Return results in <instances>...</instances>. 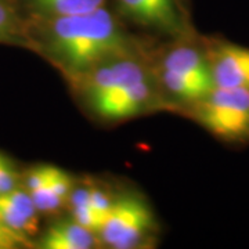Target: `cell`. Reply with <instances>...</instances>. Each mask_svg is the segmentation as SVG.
Instances as JSON below:
<instances>
[{"label": "cell", "instance_id": "cell-3", "mask_svg": "<svg viewBox=\"0 0 249 249\" xmlns=\"http://www.w3.org/2000/svg\"><path fill=\"white\" fill-rule=\"evenodd\" d=\"M154 217L139 196H124L114 201L97 237L109 248H137L150 234Z\"/></svg>", "mask_w": 249, "mask_h": 249}, {"label": "cell", "instance_id": "cell-9", "mask_svg": "<svg viewBox=\"0 0 249 249\" xmlns=\"http://www.w3.org/2000/svg\"><path fill=\"white\" fill-rule=\"evenodd\" d=\"M42 249H90L97 244V234L71 220L53 223L39 240Z\"/></svg>", "mask_w": 249, "mask_h": 249}, {"label": "cell", "instance_id": "cell-13", "mask_svg": "<svg viewBox=\"0 0 249 249\" xmlns=\"http://www.w3.org/2000/svg\"><path fill=\"white\" fill-rule=\"evenodd\" d=\"M162 80L170 93H173L180 100H186L193 104L196 103L198 100L204 98L205 96H208L214 89L209 85L196 82V80L187 78L181 73L168 71V70H163Z\"/></svg>", "mask_w": 249, "mask_h": 249}, {"label": "cell", "instance_id": "cell-6", "mask_svg": "<svg viewBox=\"0 0 249 249\" xmlns=\"http://www.w3.org/2000/svg\"><path fill=\"white\" fill-rule=\"evenodd\" d=\"M119 7L139 25L166 35L184 32V17L176 0H119Z\"/></svg>", "mask_w": 249, "mask_h": 249}, {"label": "cell", "instance_id": "cell-12", "mask_svg": "<svg viewBox=\"0 0 249 249\" xmlns=\"http://www.w3.org/2000/svg\"><path fill=\"white\" fill-rule=\"evenodd\" d=\"M0 43H28L27 27L18 13L14 0H0Z\"/></svg>", "mask_w": 249, "mask_h": 249}, {"label": "cell", "instance_id": "cell-10", "mask_svg": "<svg viewBox=\"0 0 249 249\" xmlns=\"http://www.w3.org/2000/svg\"><path fill=\"white\" fill-rule=\"evenodd\" d=\"M163 70L178 72L187 78L214 88L206 53L196 47L181 46L172 50L163 60Z\"/></svg>", "mask_w": 249, "mask_h": 249}, {"label": "cell", "instance_id": "cell-4", "mask_svg": "<svg viewBox=\"0 0 249 249\" xmlns=\"http://www.w3.org/2000/svg\"><path fill=\"white\" fill-rule=\"evenodd\" d=\"M145 76H148V73L139 61L130 57L116 58L80 75L82 91L90 103L96 98L124 89Z\"/></svg>", "mask_w": 249, "mask_h": 249}, {"label": "cell", "instance_id": "cell-18", "mask_svg": "<svg viewBox=\"0 0 249 249\" xmlns=\"http://www.w3.org/2000/svg\"><path fill=\"white\" fill-rule=\"evenodd\" d=\"M114 204V201L111 199V196L101 188L97 187H90V196H89V205L90 208L97 212L103 220H106L107 214L111 211V206Z\"/></svg>", "mask_w": 249, "mask_h": 249}, {"label": "cell", "instance_id": "cell-16", "mask_svg": "<svg viewBox=\"0 0 249 249\" xmlns=\"http://www.w3.org/2000/svg\"><path fill=\"white\" fill-rule=\"evenodd\" d=\"M71 216L75 222L79 223L80 226H83L85 229L93 231L94 234H98L103 223H104L103 217L97 212H94L90 208V205H85V206L71 209Z\"/></svg>", "mask_w": 249, "mask_h": 249}, {"label": "cell", "instance_id": "cell-17", "mask_svg": "<svg viewBox=\"0 0 249 249\" xmlns=\"http://www.w3.org/2000/svg\"><path fill=\"white\" fill-rule=\"evenodd\" d=\"M18 181L19 175L14 163L7 157L0 154V194L18 187Z\"/></svg>", "mask_w": 249, "mask_h": 249}, {"label": "cell", "instance_id": "cell-14", "mask_svg": "<svg viewBox=\"0 0 249 249\" xmlns=\"http://www.w3.org/2000/svg\"><path fill=\"white\" fill-rule=\"evenodd\" d=\"M29 194L32 196V201L35 204L36 209L39 211V213H52L65 204V199L55 193L50 181L45 186L29 191Z\"/></svg>", "mask_w": 249, "mask_h": 249}, {"label": "cell", "instance_id": "cell-8", "mask_svg": "<svg viewBox=\"0 0 249 249\" xmlns=\"http://www.w3.org/2000/svg\"><path fill=\"white\" fill-rule=\"evenodd\" d=\"M0 223L28 240L35 235L39 230V211L28 190L16 187L0 194Z\"/></svg>", "mask_w": 249, "mask_h": 249}, {"label": "cell", "instance_id": "cell-15", "mask_svg": "<svg viewBox=\"0 0 249 249\" xmlns=\"http://www.w3.org/2000/svg\"><path fill=\"white\" fill-rule=\"evenodd\" d=\"M58 170L60 169L53 166V165H39V166L31 168L25 175L27 190L32 191L35 188H39V187L47 184L57 175Z\"/></svg>", "mask_w": 249, "mask_h": 249}, {"label": "cell", "instance_id": "cell-1", "mask_svg": "<svg viewBox=\"0 0 249 249\" xmlns=\"http://www.w3.org/2000/svg\"><path fill=\"white\" fill-rule=\"evenodd\" d=\"M42 19L46 49L73 76L116 58L132 57V40L106 7L88 14Z\"/></svg>", "mask_w": 249, "mask_h": 249}, {"label": "cell", "instance_id": "cell-2", "mask_svg": "<svg viewBox=\"0 0 249 249\" xmlns=\"http://www.w3.org/2000/svg\"><path fill=\"white\" fill-rule=\"evenodd\" d=\"M198 124L230 144H249V90L214 88L193 104Z\"/></svg>", "mask_w": 249, "mask_h": 249}, {"label": "cell", "instance_id": "cell-19", "mask_svg": "<svg viewBox=\"0 0 249 249\" xmlns=\"http://www.w3.org/2000/svg\"><path fill=\"white\" fill-rule=\"evenodd\" d=\"M28 245H29L28 238L11 231L0 223V249H17Z\"/></svg>", "mask_w": 249, "mask_h": 249}, {"label": "cell", "instance_id": "cell-5", "mask_svg": "<svg viewBox=\"0 0 249 249\" xmlns=\"http://www.w3.org/2000/svg\"><path fill=\"white\" fill-rule=\"evenodd\" d=\"M214 88L249 90V47L213 40L206 46Z\"/></svg>", "mask_w": 249, "mask_h": 249}, {"label": "cell", "instance_id": "cell-7", "mask_svg": "<svg viewBox=\"0 0 249 249\" xmlns=\"http://www.w3.org/2000/svg\"><path fill=\"white\" fill-rule=\"evenodd\" d=\"M154 97V85L151 78L136 82L124 89L114 91L104 97L90 101V106L96 114L109 121H119L137 115L150 106Z\"/></svg>", "mask_w": 249, "mask_h": 249}, {"label": "cell", "instance_id": "cell-11", "mask_svg": "<svg viewBox=\"0 0 249 249\" xmlns=\"http://www.w3.org/2000/svg\"><path fill=\"white\" fill-rule=\"evenodd\" d=\"M27 7L39 18L88 14L104 7L106 0H25Z\"/></svg>", "mask_w": 249, "mask_h": 249}]
</instances>
